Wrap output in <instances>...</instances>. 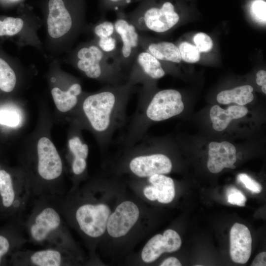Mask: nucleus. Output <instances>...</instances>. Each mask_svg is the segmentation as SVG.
Masks as SVG:
<instances>
[{"instance_id":"nucleus-1","label":"nucleus","mask_w":266,"mask_h":266,"mask_svg":"<svg viewBox=\"0 0 266 266\" xmlns=\"http://www.w3.org/2000/svg\"><path fill=\"white\" fill-rule=\"evenodd\" d=\"M135 89L136 85L128 81L106 85L82 101L81 114L101 149H106L117 131L126 126L128 104Z\"/></svg>"},{"instance_id":"nucleus-2","label":"nucleus","mask_w":266,"mask_h":266,"mask_svg":"<svg viewBox=\"0 0 266 266\" xmlns=\"http://www.w3.org/2000/svg\"><path fill=\"white\" fill-rule=\"evenodd\" d=\"M184 109L182 96L177 90H162L151 97L147 90L141 87L136 111L128 121L118 143L124 147L133 145L146 135L152 123L178 115Z\"/></svg>"},{"instance_id":"nucleus-3","label":"nucleus","mask_w":266,"mask_h":266,"mask_svg":"<svg viewBox=\"0 0 266 266\" xmlns=\"http://www.w3.org/2000/svg\"><path fill=\"white\" fill-rule=\"evenodd\" d=\"M39 201L26 223L30 240L46 247L66 246L62 214L59 207L45 201Z\"/></svg>"},{"instance_id":"nucleus-4","label":"nucleus","mask_w":266,"mask_h":266,"mask_svg":"<svg viewBox=\"0 0 266 266\" xmlns=\"http://www.w3.org/2000/svg\"><path fill=\"white\" fill-rule=\"evenodd\" d=\"M77 68L89 78L98 80L105 85H119L127 80L117 60L103 52L97 45L91 44L78 50Z\"/></svg>"},{"instance_id":"nucleus-5","label":"nucleus","mask_w":266,"mask_h":266,"mask_svg":"<svg viewBox=\"0 0 266 266\" xmlns=\"http://www.w3.org/2000/svg\"><path fill=\"white\" fill-rule=\"evenodd\" d=\"M137 31L165 33L175 26L180 17L174 5L165 1L160 6L152 4L150 0H142L139 5L126 15Z\"/></svg>"},{"instance_id":"nucleus-6","label":"nucleus","mask_w":266,"mask_h":266,"mask_svg":"<svg viewBox=\"0 0 266 266\" xmlns=\"http://www.w3.org/2000/svg\"><path fill=\"white\" fill-rule=\"evenodd\" d=\"M126 152L132 154L128 162L129 170L140 178L170 172L172 164L170 158L162 153L152 152V143L146 135L133 145L125 147Z\"/></svg>"},{"instance_id":"nucleus-7","label":"nucleus","mask_w":266,"mask_h":266,"mask_svg":"<svg viewBox=\"0 0 266 266\" xmlns=\"http://www.w3.org/2000/svg\"><path fill=\"white\" fill-rule=\"evenodd\" d=\"M36 173L39 183L35 194L49 196L50 194H53L51 184L57 181L62 174V161L54 143L45 136L38 141Z\"/></svg>"},{"instance_id":"nucleus-8","label":"nucleus","mask_w":266,"mask_h":266,"mask_svg":"<svg viewBox=\"0 0 266 266\" xmlns=\"http://www.w3.org/2000/svg\"><path fill=\"white\" fill-rule=\"evenodd\" d=\"M114 24L115 33L121 43L118 61L122 70L127 76L135 56L140 49V34L126 15L120 11L117 13V18Z\"/></svg>"},{"instance_id":"nucleus-9","label":"nucleus","mask_w":266,"mask_h":266,"mask_svg":"<svg viewBox=\"0 0 266 266\" xmlns=\"http://www.w3.org/2000/svg\"><path fill=\"white\" fill-rule=\"evenodd\" d=\"M111 211L104 203L86 202L78 206L74 217L79 229L87 236L97 238L106 230Z\"/></svg>"},{"instance_id":"nucleus-10","label":"nucleus","mask_w":266,"mask_h":266,"mask_svg":"<svg viewBox=\"0 0 266 266\" xmlns=\"http://www.w3.org/2000/svg\"><path fill=\"white\" fill-rule=\"evenodd\" d=\"M165 74L160 61L140 49L127 74V81L134 85H151L152 80L160 79Z\"/></svg>"},{"instance_id":"nucleus-11","label":"nucleus","mask_w":266,"mask_h":266,"mask_svg":"<svg viewBox=\"0 0 266 266\" xmlns=\"http://www.w3.org/2000/svg\"><path fill=\"white\" fill-rule=\"evenodd\" d=\"M21 266H61L69 264L70 255L66 246H50L37 250H21L16 254Z\"/></svg>"},{"instance_id":"nucleus-12","label":"nucleus","mask_w":266,"mask_h":266,"mask_svg":"<svg viewBox=\"0 0 266 266\" xmlns=\"http://www.w3.org/2000/svg\"><path fill=\"white\" fill-rule=\"evenodd\" d=\"M139 213L138 207L133 201L122 202L109 215L106 226L108 233L114 238L126 235L137 222Z\"/></svg>"},{"instance_id":"nucleus-13","label":"nucleus","mask_w":266,"mask_h":266,"mask_svg":"<svg viewBox=\"0 0 266 266\" xmlns=\"http://www.w3.org/2000/svg\"><path fill=\"white\" fill-rule=\"evenodd\" d=\"M181 244L180 236L176 231L166 230L163 235L157 234L147 241L142 250L141 259L145 263H152L164 253L178 250Z\"/></svg>"},{"instance_id":"nucleus-14","label":"nucleus","mask_w":266,"mask_h":266,"mask_svg":"<svg viewBox=\"0 0 266 266\" xmlns=\"http://www.w3.org/2000/svg\"><path fill=\"white\" fill-rule=\"evenodd\" d=\"M230 238L232 260L236 263H246L252 251V237L249 229L243 224L235 223L231 229Z\"/></svg>"},{"instance_id":"nucleus-15","label":"nucleus","mask_w":266,"mask_h":266,"mask_svg":"<svg viewBox=\"0 0 266 266\" xmlns=\"http://www.w3.org/2000/svg\"><path fill=\"white\" fill-rule=\"evenodd\" d=\"M47 18L48 32L57 38L63 36L71 29L73 21L63 0H49Z\"/></svg>"},{"instance_id":"nucleus-16","label":"nucleus","mask_w":266,"mask_h":266,"mask_svg":"<svg viewBox=\"0 0 266 266\" xmlns=\"http://www.w3.org/2000/svg\"><path fill=\"white\" fill-rule=\"evenodd\" d=\"M208 148L207 166L212 173H219L224 168H231L236 161L235 147L229 142L213 141L209 144Z\"/></svg>"},{"instance_id":"nucleus-17","label":"nucleus","mask_w":266,"mask_h":266,"mask_svg":"<svg viewBox=\"0 0 266 266\" xmlns=\"http://www.w3.org/2000/svg\"><path fill=\"white\" fill-rule=\"evenodd\" d=\"M139 46L160 61L179 63L181 61L178 47L171 42H155L146 35H139Z\"/></svg>"},{"instance_id":"nucleus-18","label":"nucleus","mask_w":266,"mask_h":266,"mask_svg":"<svg viewBox=\"0 0 266 266\" xmlns=\"http://www.w3.org/2000/svg\"><path fill=\"white\" fill-rule=\"evenodd\" d=\"M248 112V109L242 105L230 106L227 109H224L215 105L210 111L212 127L217 131H222L227 128L232 120L241 118Z\"/></svg>"},{"instance_id":"nucleus-19","label":"nucleus","mask_w":266,"mask_h":266,"mask_svg":"<svg viewBox=\"0 0 266 266\" xmlns=\"http://www.w3.org/2000/svg\"><path fill=\"white\" fill-rule=\"evenodd\" d=\"M82 87L78 83L72 84L64 91L58 87L51 90V94L57 109L65 113L75 108L78 102V97L82 93Z\"/></svg>"},{"instance_id":"nucleus-20","label":"nucleus","mask_w":266,"mask_h":266,"mask_svg":"<svg viewBox=\"0 0 266 266\" xmlns=\"http://www.w3.org/2000/svg\"><path fill=\"white\" fill-rule=\"evenodd\" d=\"M68 147L73 155L71 164L72 172L76 175L82 174L87 167L89 154L88 145L84 143L78 135L73 136L68 140Z\"/></svg>"},{"instance_id":"nucleus-21","label":"nucleus","mask_w":266,"mask_h":266,"mask_svg":"<svg viewBox=\"0 0 266 266\" xmlns=\"http://www.w3.org/2000/svg\"><path fill=\"white\" fill-rule=\"evenodd\" d=\"M253 88L250 85L239 86L220 92L217 96V100L221 104L234 102L239 105H244L253 100Z\"/></svg>"},{"instance_id":"nucleus-22","label":"nucleus","mask_w":266,"mask_h":266,"mask_svg":"<svg viewBox=\"0 0 266 266\" xmlns=\"http://www.w3.org/2000/svg\"><path fill=\"white\" fill-rule=\"evenodd\" d=\"M148 181L155 188L157 200L162 203L171 202L175 194L173 179L164 174H155L148 177Z\"/></svg>"},{"instance_id":"nucleus-23","label":"nucleus","mask_w":266,"mask_h":266,"mask_svg":"<svg viewBox=\"0 0 266 266\" xmlns=\"http://www.w3.org/2000/svg\"><path fill=\"white\" fill-rule=\"evenodd\" d=\"M16 83L14 71L4 60L0 58V89L10 92L14 89Z\"/></svg>"},{"instance_id":"nucleus-24","label":"nucleus","mask_w":266,"mask_h":266,"mask_svg":"<svg viewBox=\"0 0 266 266\" xmlns=\"http://www.w3.org/2000/svg\"><path fill=\"white\" fill-rule=\"evenodd\" d=\"M20 121V114L16 108L9 105L0 106V125L14 128Z\"/></svg>"},{"instance_id":"nucleus-25","label":"nucleus","mask_w":266,"mask_h":266,"mask_svg":"<svg viewBox=\"0 0 266 266\" xmlns=\"http://www.w3.org/2000/svg\"><path fill=\"white\" fill-rule=\"evenodd\" d=\"M24 22L20 18L7 17L0 20V36L14 35L23 28Z\"/></svg>"},{"instance_id":"nucleus-26","label":"nucleus","mask_w":266,"mask_h":266,"mask_svg":"<svg viewBox=\"0 0 266 266\" xmlns=\"http://www.w3.org/2000/svg\"><path fill=\"white\" fill-rule=\"evenodd\" d=\"M118 38L115 33L109 37L98 38L97 44L103 52L114 57L118 61Z\"/></svg>"},{"instance_id":"nucleus-27","label":"nucleus","mask_w":266,"mask_h":266,"mask_svg":"<svg viewBox=\"0 0 266 266\" xmlns=\"http://www.w3.org/2000/svg\"><path fill=\"white\" fill-rule=\"evenodd\" d=\"M181 60L189 63H195L200 58V52L197 47L187 42H181L178 47Z\"/></svg>"},{"instance_id":"nucleus-28","label":"nucleus","mask_w":266,"mask_h":266,"mask_svg":"<svg viewBox=\"0 0 266 266\" xmlns=\"http://www.w3.org/2000/svg\"><path fill=\"white\" fill-rule=\"evenodd\" d=\"M194 41L200 52H208L213 46L211 37L203 33H199L194 36Z\"/></svg>"},{"instance_id":"nucleus-29","label":"nucleus","mask_w":266,"mask_h":266,"mask_svg":"<svg viewBox=\"0 0 266 266\" xmlns=\"http://www.w3.org/2000/svg\"><path fill=\"white\" fill-rule=\"evenodd\" d=\"M94 32L97 38L112 36L115 33L114 23L107 20L102 21L95 26Z\"/></svg>"},{"instance_id":"nucleus-30","label":"nucleus","mask_w":266,"mask_h":266,"mask_svg":"<svg viewBox=\"0 0 266 266\" xmlns=\"http://www.w3.org/2000/svg\"><path fill=\"white\" fill-rule=\"evenodd\" d=\"M228 202L233 205L244 206L246 198L243 194L238 189L232 187L227 191Z\"/></svg>"},{"instance_id":"nucleus-31","label":"nucleus","mask_w":266,"mask_h":266,"mask_svg":"<svg viewBox=\"0 0 266 266\" xmlns=\"http://www.w3.org/2000/svg\"><path fill=\"white\" fill-rule=\"evenodd\" d=\"M237 181L243 183L247 189L253 193L258 194L262 191L261 185L245 173L238 174Z\"/></svg>"},{"instance_id":"nucleus-32","label":"nucleus","mask_w":266,"mask_h":266,"mask_svg":"<svg viewBox=\"0 0 266 266\" xmlns=\"http://www.w3.org/2000/svg\"><path fill=\"white\" fill-rule=\"evenodd\" d=\"M266 3L263 0H257L253 2L251 9L253 15L257 20L266 23Z\"/></svg>"},{"instance_id":"nucleus-33","label":"nucleus","mask_w":266,"mask_h":266,"mask_svg":"<svg viewBox=\"0 0 266 266\" xmlns=\"http://www.w3.org/2000/svg\"><path fill=\"white\" fill-rule=\"evenodd\" d=\"M133 0H103L104 11L117 9Z\"/></svg>"},{"instance_id":"nucleus-34","label":"nucleus","mask_w":266,"mask_h":266,"mask_svg":"<svg viewBox=\"0 0 266 266\" xmlns=\"http://www.w3.org/2000/svg\"><path fill=\"white\" fill-rule=\"evenodd\" d=\"M10 247V244L8 239L0 234V264L2 258L9 251Z\"/></svg>"},{"instance_id":"nucleus-35","label":"nucleus","mask_w":266,"mask_h":266,"mask_svg":"<svg viewBox=\"0 0 266 266\" xmlns=\"http://www.w3.org/2000/svg\"><path fill=\"white\" fill-rule=\"evenodd\" d=\"M145 197L149 200L155 201L157 200V197L154 187L151 185L146 186L143 189Z\"/></svg>"},{"instance_id":"nucleus-36","label":"nucleus","mask_w":266,"mask_h":266,"mask_svg":"<svg viewBox=\"0 0 266 266\" xmlns=\"http://www.w3.org/2000/svg\"><path fill=\"white\" fill-rule=\"evenodd\" d=\"M266 252H263L258 254L254 259L251 266H265L266 264Z\"/></svg>"},{"instance_id":"nucleus-37","label":"nucleus","mask_w":266,"mask_h":266,"mask_svg":"<svg viewBox=\"0 0 266 266\" xmlns=\"http://www.w3.org/2000/svg\"><path fill=\"white\" fill-rule=\"evenodd\" d=\"M161 266H181V263L175 257H169L165 260L160 265Z\"/></svg>"},{"instance_id":"nucleus-38","label":"nucleus","mask_w":266,"mask_h":266,"mask_svg":"<svg viewBox=\"0 0 266 266\" xmlns=\"http://www.w3.org/2000/svg\"><path fill=\"white\" fill-rule=\"evenodd\" d=\"M256 82L259 86L266 84V71L264 70H259L256 74Z\"/></svg>"},{"instance_id":"nucleus-39","label":"nucleus","mask_w":266,"mask_h":266,"mask_svg":"<svg viewBox=\"0 0 266 266\" xmlns=\"http://www.w3.org/2000/svg\"><path fill=\"white\" fill-rule=\"evenodd\" d=\"M262 90L264 94H266V85L264 84L262 85Z\"/></svg>"},{"instance_id":"nucleus-40","label":"nucleus","mask_w":266,"mask_h":266,"mask_svg":"<svg viewBox=\"0 0 266 266\" xmlns=\"http://www.w3.org/2000/svg\"><path fill=\"white\" fill-rule=\"evenodd\" d=\"M235 167V166L233 165L231 167V168H234Z\"/></svg>"}]
</instances>
